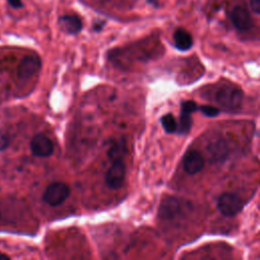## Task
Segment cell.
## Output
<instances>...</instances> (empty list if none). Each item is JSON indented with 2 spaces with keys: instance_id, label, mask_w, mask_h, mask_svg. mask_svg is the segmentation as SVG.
Returning <instances> with one entry per match:
<instances>
[{
  "instance_id": "9a60e30c",
  "label": "cell",
  "mask_w": 260,
  "mask_h": 260,
  "mask_svg": "<svg viewBox=\"0 0 260 260\" xmlns=\"http://www.w3.org/2000/svg\"><path fill=\"white\" fill-rule=\"evenodd\" d=\"M124 147H125L124 143L123 144H121L120 142L114 143L108 151V155L111 158V160H114V159H117V158H123L124 152H125Z\"/></svg>"
},
{
  "instance_id": "e0dca14e",
  "label": "cell",
  "mask_w": 260,
  "mask_h": 260,
  "mask_svg": "<svg viewBox=\"0 0 260 260\" xmlns=\"http://www.w3.org/2000/svg\"><path fill=\"white\" fill-rule=\"evenodd\" d=\"M9 141H10V139H9L7 132L0 129V151L7 148V146L9 145Z\"/></svg>"
},
{
  "instance_id": "52a82bcc",
  "label": "cell",
  "mask_w": 260,
  "mask_h": 260,
  "mask_svg": "<svg viewBox=\"0 0 260 260\" xmlns=\"http://www.w3.org/2000/svg\"><path fill=\"white\" fill-rule=\"evenodd\" d=\"M198 110V106L193 101H185L181 104V114H180V120L178 125V133L185 135L188 134L191 126H192V118L191 114Z\"/></svg>"
},
{
  "instance_id": "9c48e42d",
  "label": "cell",
  "mask_w": 260,
  "mask_h": 260,
  "mask_svg": "<svg viewBox=\"0 0 260 260\" xmlns=\"http://www.w3.org/2000/svg\"><path fill=\"white\" fill-rule=\"evenodd\" d=\"M207 156L210 162L222 161L229 154V147L226 141L222 138H214L209 141L206 147Z\"/></svg>"
},
{
  "instance_id": "4fadbf2b",
  "label": "cell",
  "mask_w": 260,
  "mask_h": 260,
  "mask_svg": "<svg viewBox=\"0 0 260 260\" xmlns=\"http://www.w3.org/2000/svg\"><path fill=\"white\" fill-rule=\"evenodd\" d=\"M174 43L178 50L187 51L193 45L192 36L184 28H178L174 32Z\"/></svg>"
},
{
  "instance_id": "7a4b0ae2",
  "label": "cell",
  "mask_w": 260,
  "mask_h": 260,
  "mask_svg": "<svg viewBox=\"0 0 260 260\" xmlns=\"http://www.w3.org/2000/svg\"><path fill=\"white\" fill-rule=\"evenodd\" d=\"M70 195V188L67 184L62 182L51 183L43 194V200L51 205L58 206L62 204Z\"/></svg>"
},
{
  "instance_id": "44dd1931",
  "label": "cell",
  "mask_w": 260,
  "mask_h": 260,
  "mask_svg": "<svg viewBox=\"0 0 260 260\" xmlns=\"http://www.w3.org/2000/svg\"><path fill=\"white\" fill-rule=\"evenodd\" d=\"M9 259H10L9 256H7L6 254L0 252V260H9Z\"/></svg>"
},
{
  "instance_id": "ffe728a7",
  "label": "cell",
  "mask_w": 260,
  "mask_h": 260,
  "mask_svg": "<svg viewBox=\"0 0 260 260\" xmlns=\"http://www.w3.org/2000/svg\"><path fill=\"white\" fill-rule=\"evenodd\" d=\"M104 21L102 22V21H99V22H95L94 24H93V30H95V31H100L101 29H103V25H104Z\"/></svg>"
},
{
  "instance_id": "7c38bea8",
  "label": "cell",
  "mask_w": 260,
  "mask_h": 260,
  "mask_svg": "<svg viewBox=\"0 0 260 260\" xmlns=\"http://www.w3.org/2000/svg\"><path fill=\"white\" fill-rule=\"evenodd\" d=\"M61 29L68 35H77L82 29V21L78 15L66 14L59 17Z\"/></svg>"
},
{
  "instance_id": "30bf717a",
  "label": "cell",
  "mask_w": 260,
  "mask_h": 260,
  "mask_svg": "<svg viewBox=\"0 0 260 260\" xmlns=\"http://www.w3.org/2000/svg\"><path fill=\"white\" fill-rule=\"evenodd\" d=\"M184 171L189 175H195L204 168V158L202 154L194 149L188 150L183 157Z\"/></svg>"
},
{
  "instance_id": "3957f363",
  "label": "cell",
  "mask_w": 260,
  "mask_h": 260,
  "mask_svg": "<svg viewBox=\"0 0 260 260\" xmlns=\"http://www.w3.org/2000/svg\"><path fill=\"white\" fill-rule=\"evenodd\" d=\"M242 199L235 193H223L217 200V209L224 216H235L243 208Z\"/></svg>"
},
{
  "instance_id": "7402d4cb",
  "label": "cell",
  "mask_w": 260,
  "mask_h": 260,
  "mask_svg": "<svg viewBox=\"0 0 260 260\" xmlns=\"http://www.w3.org/2000/svg\"><path fill=\"white\" fill-rule=\"evenodd\" d=\"M147 2L149 3V4H151V5H153V6H157V4H158V0H147Z\"/></svg>"
},
{
  "instance_id": "5bb4252c",
  "label": "cell",
  "mask_w": 260,
  "mask_h": 260,
  "mask_svg": "<svg viewBox=\"0 0 260 260\" xmlns=\"http://www.w3.org/2000/svg\"><path fill=\"white\" fill-rule=\"evenodd\" d=\"M160 122L167 133H174L178 129V124L176 122V119L171 113H168L165 116H162L160 119Z\"/></svg>"
},
{
  "instance_id": "8992f818",
  "label": "cell",
  "mask_w": 260,
  "mask_h": 260,
  "mask_svg": "<svg viewBox=\"0 0 260 260\" xmlns=\"http://www.w3.org/2000/svg\"><path fill=\"white\" fill-rule=\"evenodd\" d=\"M42 61L37 55L24 56L17 67V76L21 80H26L32 77L41 68Z\"/></svg>"
},
{
  "instance_id": "ac0fdd59",
  "label": "cell",
  "mask_w": 260,
  "mask_h": 260,
  "mask_svg": "<svg viewBox=\"0 0 260 260\" xmlns=\"http://www.w3.org/2000/svg\"><path fill=\"white\" fill-rule=\"evenodd\" d=\"M249 4L255 13L260 14V0H249Z\"/></svg>"
},
{
  "instance_id": "ba28073f",
  "label": "cell",
  "mask_w": 260,
  "mask_h": 260,
  "mask_svg": "<svg viewBox=\"0 0 260 260\" xmlns=\"http://www.w3.org/2000/svg\"><path fill=\"white\" fill-rule=\"evenodd\" d=\"M31 152L39 157H48L54 151V145L51 139L43 133L35 135L30 141Z\"/></svg>"
},
{
  "instance_id": "d6986e66",
  "label": "cell",
  "mask_w": 260,
  "mask_h": 260,
  "mask_svg": "<svg viewBox=\"0 0 260 260\" xmlns=\"http://www.w3.org/2000/svg\"><path fill=\"white\" fill-rule=\"evenodd\" d=\"M7 1L9 3V5L13 8H20L23 6L21 0H7Z\"/></svg>"
},
{
  "instance_id": "2e32d148",
  "label": "cell",
  "mask_w": 260,
  "mask_h": 260,
  "mask_svg": "<svg viewBox=\"0 0 260 260\" xmlns=\"http://www.w3.org/2000/svg\"><path fill=\"white\" fill-rule=\"evenodd\" d=\"M198 110L207 117H216L219 114V110L213 106H200Z\"/></svg>"
},
{
  "instance_id": "6da1fadb",
  "label": "cell",
  "mask_w": 260,
  "mask_h": 260,
  "mask_svg": "<svg viewBox=\"0 0 260 260\" xmlns=\"http://www.w3.org/2000/svg\"><path fill=\"white\" fill-rule=\"evenodd\" d=\"M217 104L228 112H237L242 107L243 92L234 85H224L215 93Z\"/></svg>"
},
{
  "instance_id": "8fae6325",
  "label": "cell",
  "mask_w": 260,
  "mask_h": 260,
  "mask_svg": "<svg viewBox=\"0 0 260 260\" xmlns=\"http://www.w3.org/2000/svg\"><path fill=\"white\" fill-rule=\"evenodd\" d=\"M230 18L234 26L241 31H245L251 28L252 18L247 9L242 6H236L230 12Z\"/></svg>"
},
{
  "instance_id": "277c9868",
  "label": "cell",
  "mask_w": 260,
  "mask_h": 260,
  "mask_svg": "<svg viewBox=\"0 0 260 260\" xmlns=\"http://www.w3.org/2000/svg\"><path fill=\"white\" fill-rule=\"evenodd\" d=\"M126 174V167L123 158L112 160V165L106 174V184L111 189H119L122 187Z\"/></svg>"
},
{
  "instance_id": "5b68a950",
  "label": "cell",
  "mask_w": 260,
  "mask_h": 260,
  "mask_svg": "<svg viewBox=\"0 0 260 260\" xmlns=\"http://www.w3.org/2000/svg\"><path fill=\"white\" fill-rule=\"evenodd\" d=\"M185 205L186 204L181 199L173 196H168L164 198L160 202L158 208V216L165 220L173 219L183 212Z\"/></svg>"
}]
</instances>
